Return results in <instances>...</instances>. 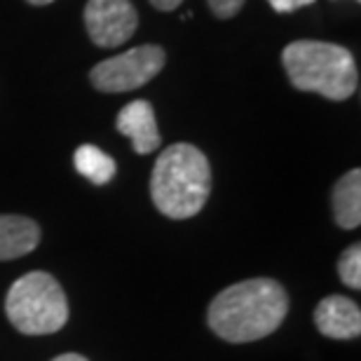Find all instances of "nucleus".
I'll list each match as a JSON object with an SVG mask.
<instances>
[{"label":"nucleus","instance_id":"obj_15","mask_svg":"<svg viewBox=\"0 0 361 361\" xmlns=\"http://www.w3.org/2000/svg\"><path fill=\"white\" fill-rule=\"evenodd\" d=\"M180 3H183V0H150V5H153L155 10H160V12L176 10V7H180Z\"/></svg>","mask_w":361,"mask_h":361},{"label":"nucleus","instance_id":"obj_4","mask_svg":"<svg viewBox=\"0 0 361 361\" xmlns=\"http://www.w3.org/2000/svg\"><path fill=\"white\" fill-rule=\"evenodd\" d=\"M7 319L19 334H56L68 322V300L61 284L49 272H28L19 277L5 298Z\"/></svg>","mask_w":361,"mask_h":361},{"label":"nucleus","instance_id":"obj_13","mask_svg":"<svg viewBox=\"0 0 361 361\" xmlns=\"http://www.w3.org/2000/svg\"><path fill=\"white\" fill-rule=\"evenodd\" d=\"M207 3L219 19H233L235 14L244 7L247 0H207Z\"/></svg>","mask_w":361,"mask_h":361},{"label":"nucleus","instance_id":"obj_12","mask_svg":"<svg viewBox=\"0 0 361 361\" xmlns=\"http://www.w3.org/2000/svg\"><path fill=\"white\" fill-rule=\"evenodd\" d=\"M338 274H341L343 284L359 291L361 288V244H352L338 258Z\"/></svg>","mask_w":361,"mask_h":361},{"label":"nucleus","instance_id":"obj_17","mask_svg":"<svg viewBox=\"0 0 361 361\" xmlns=\"http://www.w3.org/2000/svg\"><path fill=\"white\" fill-rule=\"evenodd\" d=\"M26 3H28V5H38V7H40V5H49V3H54V0H26Z\"/></svg>","mask_w":361,"mask_h":361},{"label":"nucleus","instance_id":"obj_14","mask_svg":"<svg viewBox=\"0 0 361 361\" xmlns=\"http://www.w3.org/2000/svg\"><path fill=\"white\" fill-rule=\"evenodd\" d=\"M268 3H270V7L274 12L288 14V12L300 10V7H305V5H312L314 0H268Z\"/></svg>","mask_w":361,"mask_h":361},{"label":"nucleus","instance_id":"obj_11","mask_svg":"<svg viewBox=\"0 0 361 361\" xmlns=\"http://www.w3.org/2000/svg\"><path fill=\"white\" fill-rule=\"evenodd\" d=\"M73 164L78 169V174L85 176L94 185H106L111 183L115 176V160L111 155H106L104 150L97 146H90L85 143L75 150L73 155Z\"/></svg>","mask_w":361,"mask_h":361},{"label":"nucleus","instance_id":"obj_9","mask_svg":"<svg viewBox=\"0 0 361 361\" xmlns=\"http://www.w3.org/2000/svg\"><path fill=\"white\" fill-rule=\"evenodd\" d=\"M40 242L38 223L17 214H0V261H14L35 251Z\"/></svg>","mask_w":361,"mask_h":361},{"label":"nucleus","instance_id":"obj_8","mask_svg":"<svg viewBox=\"0 0 361 361\" xmlns=\"http://www.w3.org/2000/svg\"><path fill=\"white\" fill-rule=\"evenodd\" d=\"M118 132L132 139V146L139 155H148L160 148V129H157L155 111L150 101L136 99L127 104L118 115Z\"/></svg>","mask_w":361,"mask_h":361},{"label":"nucleus","instance_id":"obj_2","mask_svg":"<svg viewBox=\"0 0 361 361\" xmlns=\"http://www.w3.org/2000/svg\"><path fill=\"white\" fill-rule=\"evenodd\" d=\"M212 192V167L192 143H174L157 157L150 176V197L167 219H192Z\"/></svg>","mask_w":361,"mask_h":361},{"label":"nucleus","instance_id":"obj_5","mask_svg":"<svg viewBox=\"0 0 361 361\" xmlns=\"http://www.w3.org/2000/svg\"><path fill=\"white\" fill-rule=\"evenodd\" d=\"M164 63L167 54L160 45H141L97 63L90 71V80L99 92L106 94L134 92L153 80Z\"/></svg>","mask_w":361,"mask_h":361},{"label":"nucleus","instance_id":"obj_16","mask_svg":"<svg viewBox=\"0 0 361 361\" xmlns=\"http://www.w3.org/2000/svg\"><path fill=\"white\" fill-rule=\"evenodd\" d=\"M52 361H90V359H85L82 355H73V352H71V355H59V357H54Z\"/></svg>","mask_w":361,"mask_h":361},{"label":"nucleus","instance_id":"obj_7","mask_svg":"<svg viewBox=\"0 0 361 361\" xmlns=\"http://www.w3.org/2000/svg\"><path fill=\"white\" fill-rule=\"evenodd\" d=\"M314 324L322 336L334 341H352L361 334V310L348 295H326L314 310Z\"/></svg>","mask_w":361,"mask_h":361},{"label":"nucleus","instance_id":"obj_6","mask_svg":"<svg viewBox=\"0 0 361 361\" xmlns=\"http://www.w3.org/2000/svg\"><path fill=\"white\" fill-rule=\"evenodd\" d=\"M139 26V12L129 0H87L85 28L97 47H120Z\"/></svg>","mask_w":361,"mask_h":361},{"label":"nucleus","instance_id":"obj_1","mask_svg":"<svg viewBox=\"0 0 361 361\" xmlns=\"http://www.w3.org/2000/svg\"><path fill=\"white\" fill-rule=\"evenodd\" d=\"M288 314V293L268 277L223 288L207 310V324L221 341L254 343L274 334Z\"/></svg>","mask_w":361,"mask_h":361},{"label":"nucleus","instance_id":"obj_10","mask_svg":"<svg viewBox=\"0 0 361 361\" xmlns=\"http://www.w3.org/2000/svg\"><path fill=\"white\" fill-rule=\"evenodd\" d=\"M334 219L343 230H357L361 223V171L350 169L338 178L331 192Z\"/></svg>","mask_w":361,"mask_h":361},{"label":"nucleus","instance_id":"obj_3","mask_svg":"<svg viewBox=\"0 0 361 361\" xmlns=\"http://www.w3.org/2000/svg\"><path fill=\"white\" fill-rule=\"evenodd\" d=\"M281 63L295 90L345 101L359 87L357 61L348 47L322 40H295L284 47Z\"/></svg>","mask_w":361,"mask_h":361}]
</instances>
